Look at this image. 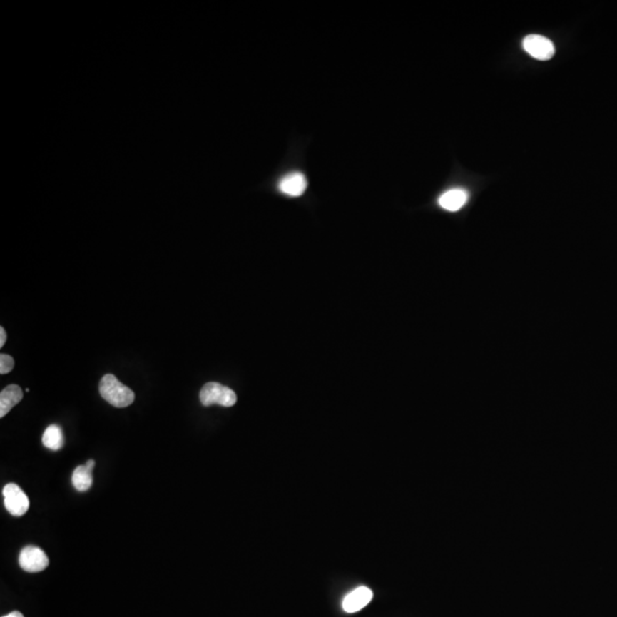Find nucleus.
<instances>
[{"mask_svg":"<svg viewBox=\"0 0 617 617\" xmlns=\"http://www.w3.org/2000/svg\"><path fill=\"white\" fill-rule=\"evenodd\" d=\"M100 394L110 405L117 408H125L132 405L136 400V394L128 387L112 374H106L100 382Z\"/></svg>","mask_w":617,"mask_h":617,"instance_id":"1","label":"nucleus"},{"mask_svg":"<svg viewBox=\"0 0 617 617\" xmlns=\"http://www.w3.org/2000/svg\"><path fill=\"white\" fill-rule=\"evenodd\" d=\"M7 340V334L5 328L0 327V347H3L6 343Z\"/></svg>","mask_w":617,"mask_h":617,"instance_id":"13","label":"nucleus"},{"mask_svg":"<svg viewBox=\"0 0 617 617\" xmlns=\"http://www.w3.org/2000/svg\"><path fill=\"white\" fill-rule=\"evenodd\" d=\"M85 465H86L87 468H88L89 470L93 471V469H94L95 466L94 459H89L88 462H87Z\"/></svg>","mask_w":617,"mask_h":617,"instance_id":"15","label":"nucleus"},{"mask_svg":"<svg viewBox=\"0 0 617 617\" xmlns=\"http://www.w3.org/2000/svg\"><path fill=\"white\" fill-rule=\"evenodd\" d=\"M4 503L7 511L15 517H21L29 510V499L16 484H9L3 489Z\"/></svg>","mask_w":617,"mask_h":617,"instance_id":"3","label":"nucleus"},{"mask_svg":"<svg viewBox=\"0 0 617 617\" xmlns=\"http://www.w3.org/2000/svg\"><path fill=\"white\" fill-rule=\"evenodd\" d=\"M43 444L51 451H58L63 447L64 437L62 429L58 425H49L43 434Z\"/></svg>","mask_w":617,"mask_h":617,"instance_id":"11","label":"nucleus"},{"mask_svg":"<svg viewBox=\"0 0 617 617\" xmlns=\"http://www.w3.org/2000/svg\"><path fill=\"white\" fill-rule=\"evenodd\" d=\"M307 181L302 173H290L279 182V190L290 197H300L307 190Z\"/></svg>","mask_w":617,"mask_h":617,"instance_id":"7","label":"nucleus"},{"mask_svg":"<svg viewBox=\"0 0 617 617\" xmlns=\"http://www.w3.org/2000/svg\"><path fill=\"white\" fill-rule=\"evenodd\" d=\"M24 399V391L19 385H9L0 394V417H5L14 406Z\"/></svg>","mask_w":617,"mask_h":617,"instance_id":"9","label":"nucleus"},{"mask_svg":"<svg viewBox=\"0 0 617 617\" xmlns=\"http://www.w3.org/2000/svg\"><path fill=\"white\" fill-rule=\"evenodd\" d=\"M523 46L531 58L540 61L550 60L556 52L552 41L540 35L527 36L524 39Z\"/></svg>","mask_w":617,"mask_h":617,"instance_id":"5","label":"nucleus"},{"mask_svg":"<svg viewBox=\"0 0 617 617\" xmlns=\"http://www.w3.org/2000/svg\"><path fill=\"white\" fill-rule=\"evenodd\" d=\"M372 599H373V591L366 586H359L343 599L342 607L345 611L349 614H352V613H357V611L364 608L372 601Z\"/></svg>","mask_w":617,"mask_h":617,"instance_id":"6","label":"nucleus"},{"mask_svg":"<svg viewBox=\"0 0 617 617\" xmlns=\"http://www.w3.org/2000/svg\"><path fill=\"white\" fill-rule=\"evenodd\" d=\"M3 617H24V614H22V613H20V611H12V613H9V614L6 615V616H3Z\"/></svg>","mask_w":617,"mask_h":617,"instance_id":"14","label":"nucleus"},{"mask_svg":"<svg viewBox=\"0 0 617 617\" xmlns=\"http://www.w3.org/2000/svg\"><path fill=\"white\" fill-rule=\"evenodd\" d=\"M15 362L12 357L5 353L0 355V374H9L14 368Z\"/></svg>","mask_w":617,"mask_h":617,"instance_id":"12","label":"nucleus"},{"mask_svg":"<svg viewBox=\"0 0 617 617\" xmlns=\"http://www.w3.org/2000/svg\"><path fill=\"white\" fill-rule=\"evenodd\" d=\"M469 195L465 190L462 189H452L448 190L447 193L440 195L439 203L440 207L444 210H449V212H457L461 210L466 201H468Z\"/></svg>","mask_w":617,"mask_h":617,"instance_id":"8","label":"nucleus"},{"mask_svg":"<svg viewBox=\"0 0 617 617\" xmlns=\"http://www.w3.org/2000/svg\"><path fill=\"white\" fill-rule=\"evenodd\" d=\"M200 402L203 405H220L223 407H233L237 402L235 391L216 382H208L200 390Z\"/></svg>","mask_w":617,"mask_h":617,"instance_id":"2","label":"nucleus"},{"mask_svg":"<svg viewBox=\"0 0 617 617\" xmlns=\"http://www.w3.org/2000/svg\"><path fill=\"white\" fill-rule=\"evenodd\" d=\"M93 471L86 465H79L72 474V485L78 491H87L93 485Z\"/></svg>","mask_w":617,"mask_h":617,"instance_id":"10","label":"nucleus"},{"mask_svg":"<svg viewBox=\"0 0 617 617\" xmlns=\"http://www.w3.org/2000/svg\"><path fill=\"white\" fill-rule=\"evenodd\" d=\"M21 568L28 573H39L47 568L49 560L46 554L37 546H29L22 549L20 554Z\"/></svg>","mask_w":617,"mask_h":617,"instance_id":"4","label":"nucleus"}]
</instances>
